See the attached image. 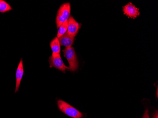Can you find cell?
I'll list each match as a JSON object with an SVG mask.
<instances>
[{
    "mask_svg": "<svg viewBox=\"0 0 158 118\" xmlns=\"http://www.w3.org/2000/svg\"><path fill=\"white\" fill-rule=\"evenodd\" d=\"M58 39L60 45L65 48L72 47L74 41V38L69 35L67 33Z\"/></svg>",
    "mask_w": 158,
    "mask_h": 118,
    "instance_id": "8",
    "label": "cell"
},
{
    "mask_svg": "<svg viewBox=\"0 0 158 118\" xmlns=\"http://www.w3.org/2000/svg\"><path fill=\"white\" fill-rule=\"evenodd\" d=\"M63 51L64 57L67 59L69 63L68 70L73 72L77 71L79 68V63L74 48L72 47H66Z\"/></svg>",
    "mask_w": 158,
    "mask_h": 118,
    "instance_id": "2",
    "label": "cell"
},
{
    "mask_svg": "<svg viewBox=\"0 0 158 118\" xmlns=\"http://www.w3.org/2000/svg\"><path fill=\"white\" fill-rule=\"evenodd\" d=\"M58 109L62 112L72 118H82L83 113L79 110L62 100H59L57 102Z\"/></svg>",
    "mask_w": 158,
    "mask_h": 118,
    "instance_id": "1",
    "label": "cell"
},
{
    "mask_svg": "<svg viewBox=\"0 0 158 118\" xmlns=\"http://www.w3.org/2000/svg\"><path fill=\"white\" fill-rule=\"evenodd\" d=\"M70 13L71 5L69 2H66L61 5L57 11L56 17L57 28H59L63 23L68 20L70 17Z\"/></svg>",
    "mask_w": 158,
    "mask_h": 118,
    "instance_id": "3",
    "label": "cell"
},
{
    "mask_svg": "<svg viewBox=\"0 0 158 118\" xmlns=\"http://www.w3.org/2000/svg\"><path fill=\"white\" fill-rule=\"evenodd\" d=\"M12 10L11 6L4 1L0 0V12L4 13Z\"/></svg>",
    "mask_w": 158,
    "mask_h": 118,
    "instance_id": "11",
    "label": "cell"
},
{
    "mask_svg": "<svg viewBox=\"0 0 158 118\" xmlns=\"http://www.w3.org/2000/svg\"><path fill=\"white\" fill-rule=\"evenodd\" d=\"M153 118H158V112L157 111L153 115Z\"/></svg>",
    "mask_w": 158,
    "mask_h": 118,
    "instance_id": "13",
    "label": "cell"
},
{
    "mask_svg": "<svg viewBox=\"0 0 158 118\" xmlns=\"http://www.w3.org/2000/svg\"><path fill=\"white\" fill-rule=\"evenodd\" d=\"M81 25L77 22L73 17L70 16L68 20V28L67 33L74 38L76 36L79 29H80Z\"/></svg>",
    "mask_w": 158,
    "mask_h": 118,
    "instance_id": "6",
    "label": "cell"
},
{
    "mask_svg": "<svg viewBox=\"0 0 158 118\" xmlns=\"http://www.w3.org/2000/svg\"><path fill=\"white\" fill-rule=\"evenodd\" d=\"M68 28V20L63 23L58 28V32L57 34V37L59 39L64 35L67 33Z\"/></svg>",
    "mask_w": 158,
    "mask_h": 118,
    "instance_id": "10",
    "label": "cell"
},
{
    "mask_svg": "<svg viewBox=\"0 0 158 118\" xmlns=\"http://www.w3.org/2000/svg\"><path fill=\"white\" fill-rule=\"evenodd\" d=\"M50 46L51 47L53 53L55 54H60L61 51V45L59 42V39L57 37L54 38L51 41Z\"/></svg>",
    "mask_w": 158,
    "mask_h": 118,
    "instance_id": "9",
    "label": "cell"
},
{
    "mask_svg": "<svg viewBox=\"0 0 158 118\" xmlns=\"http://www.w3.org/2000/svg\"><path fill=\"white\" fill-rule=\"evenodd\" d=\"M49 63L50 68L54 67L64 73H65V71L69 68L64 63L60 54L52 53V55L49 58Z\"/></svg>",
    "mask_w": 158,
    "mask_h": 118,
    "instance_id": "4",
    "label": "cell"
},
{
    "mask_svg": "<svg viewBox=\"0 0 158 118\" xmlns=\"http://www.w3.org/2000/svg\"><path fill=\"white\" fill-rule=\"evenodd\" d=\"M143 118H150V117H149V110H148V109H147L145 110V112H144V114H143Z\"/></svg>",
    "mask_w": 158,
    "mask_h": 118,
    "instance_id": "12",
    "label": "cell"
},
{
    "mask_svg": "<svg viewBox=\"0 0 158 118\" xmlns=\"http://www.w3.org/2000/svg\"><path fill=\"white\" fill-rule=\"evenodd\" d=\"M124 14L128 18H135L140 15L139 9L131 2H129L123 7Z\"/></svg>",
    "mask_w": 158,
    "mask_h": 118,
    "instance_id": "5",
    "label": "cell"
},
{
    "mask_svg": "<svg viewBox=\"0 0 158 118\" xmlns=\"http://www.w3.org/2000/svg\"><path fill=\"white\" fill-rule=\"evenodd\" d=\"M24 74L23 63V59H20V62L19 64L18 67L17 69L16 73V88L15 92L17 93L19 90L20 83L23 76Z\"/></svg>",
    "mask_w": 158,
    "mask_h": 118,
    "instance_id": "7",
    "label": "cell"
}]
</instances>
